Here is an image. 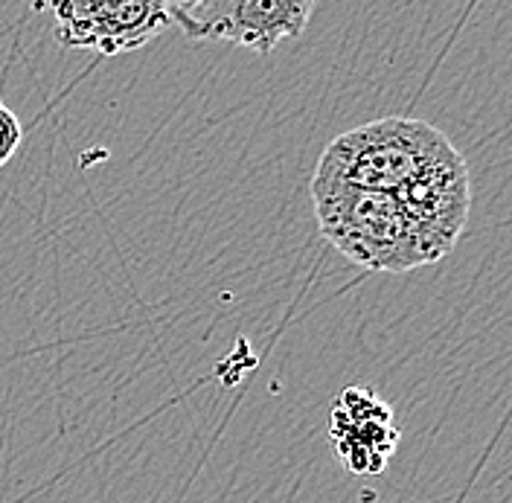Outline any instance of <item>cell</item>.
I'll use <instances>...</instances> for the list:
<instances>
[{"label":"cell","mask_w":512,"mask_h":503,"mask_svg":"<svg viewBox=\"0 0 512 503\" xmlns=\"http://www.w3.org/2000/svg\"><path fill=\"white\" fill-rule=\"evenodd\" d=\"M312 201L323 239L355 265L382 274H408L425 265L414 230L393 192L312 187Z\"/></svg>","instance_id":"2"},{"label":"cell","mask_w":512,"mask_h":503,"mask_svg":"<svg viewBox=\"0 0 512 503\" xmlns=\"http://www.w3.org/2000/svg\"><path fill=\"white\" fill-rule=\"evenodd\" d=\"M47 9L56 18V41L62 47L102 56L140 50L172 27L160 0H64Z\"/></svg>","instance_id":"4"},{"label":"cell","mask_w":512,"mask_h":503,"mask_svg":"<svg viewBox=\"0 0 512 503\" xmlns=\"http://www.w3.org/2000/svg\"><path fill=\"white\" fill-rule=\"evenodd\" d=\"M457 149L419 117H382L338 134L320 155L312 187L399 192Z\"/></svg>","instance_id":"1"},{"label":"cell","mask_w":512,"mask_h":503,"mask_svg":"<svg viewBox=\"0 0 512 503\" xmlns=\"http://www.w3.org/2000/svg\"><path fill=\"white\" fill-rule=\"evenodd\" d=\"M329 437L352 474H379L399 445V428L390 405L373 390L347 387L335 399Z\"/></svg>","instance_id":"6"},{"label":"cell","mask_w":512,"mask_h":503,"mask_svg":"<svg viewBox=\"0 0 512 503\" xmlns=\"http://www.w3.org/2000/svg\"><path fill=\"white\" fill-rule=\"evenodd\" d=\"M414 230L425 265L440 262L466 230L472 207L469 166L460 152L428 166L411 184L393 192Z\"/></svg>","instance_id":"5"},{"label":"cell","mask_w":512,"mask_h":503,"mask_svg":"<svg viewBox=\"0 0 512 503\" xmlns=\"http://www.w3.org/2000/svg\"><path fill=\"white\" fill-rule=\"evenodd\" d=\"M315 0H184L166 3L169 21L192 41H230L256 53L300 38Z\"/></svg>","instance_id":"3"},{"label":"cell","mask_w":512,"mask_h":503,"mask_svg":"<svg viewBox=\"0 0 512 503\" xmlns=\"http://www.w3.org/2000/svg\"><path fill=\"white\" fill-rule=\"evenodd\" d=\"M21 140H24V128L18 123V117L0 105V169L15 158V152L21 149Z\"/></svg>","instance_id":"7"}]
</instances>
